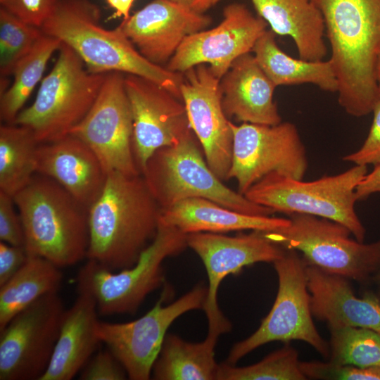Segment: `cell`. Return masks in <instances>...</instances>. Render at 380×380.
Returning <instances> with one entry per match:
<instances>
[{
	"label": "cell",
	"mask_w": 380,
	"mask_h": 380,
	"mask_svg": "<svg viewBox=\"0 0 380 380\" xmlns=\"http://www.w3.org/2000/svg\"><path fill=\"white\" fill-rule=\"evenodd\" d=\"M218 336L208 334L203 341L190 343L175 334H167L154 362L156 380H213L219 365L215 360Z\"/></svg>",
	"instance_id": "cell-27"
},
{
	"label": "cell",
	"mask_w": 380,
	"mask_h": 380,
	"mask_svg": "<svg viewBox=\"0 0 380 380\" xmlns=\"http://www.w3.org/2000/svg\"><path fill=\"white\" fill-rule=\"evenodd\" d=\"M39 143L25 126L3 125L0 127V191L14 196L37 173Z\"/></svg>",
	"instance_id": "cell-29"
},
{
	"label": "cell",
	"mask_w": 380,
	"mask_h": 380,
	"mask_svg": "<svg viewBox=\"0 0 380 380\" xmlns=\"http://www.w3.org/2000/svg\"><path fill=\"white\" fill-rule=\"evenodd\" d=\"M54 66L43 79L31 106L13 124L30 129L39 144L70 134L96 99L106 74L89 72L80 57L61 43Z\"/></svg>",
	"instance_id": "cell-6"
},
{
	"label": "cell",
	"mask_w": 380,
	"mask_h": 380,
	"mask_svg": "<svg viewBox=\"0 0 380 380\" xmlns=\"http://www.w3.org/2000/svg\"><path fill=\"white\" fill-rule=\"evenodd\" d=\"M27 253L23 246L0 242V286L8 281L26 262Z\"/></svg>",
	"instance_id": "cell-39"
},
{
	"label": "cell",
	"mask_w": 380,
	"mask_h": 380,
	"mask_svg": "<svg viewBox=\"0 0 380 380\" xmlns=\"http://www.w3.org/2000/svg\"><path fill=\"white\" fill-rule=\"evenodd\" d=\"M375 193H380V165L374 167L358 184L355 190L357 201H365Z\"/></svg>",
	"instance_id": "cell-40"
},
{
	"label": "cell",
	"mask_w": 380,
	"mask_h": 380,
	"mask_svg": "<svg viewBox=\"0 0 380 380\" xmlns=\"http://www.w3.org/2000/svg\"><path fill=\"white\" fill-rule=\"evenodd\" d=\"M132 118V150L141 174L158 149L177 142L191 129L183 101L148 79L125 76Z\"/></svg>",
	"instance_id": "cell-18"
},
{
	"label": "cell",
	"mask_w": 380,
	"mask_h": 380,
	"mask_svg": "<svg viewBox=\"0 0 380 380\" xmlns=\"http://www.w3.org/2000/svg\"><path fill=\"white\" fill-rule=\"evenodd\" d=\"M61 42L44 34L32 49L15 65L12 75L13 82L1 93L0 118L6 124H13L22 108L40 81L46 64L53 53L58 51Z\"/></svg>",
	"instance_id": "cell-30"
},
{
	"label": "cell",
	"mask_w": 380,
	"mask_h": 380,
	"mask_svg": "<svg viewBox=\"0 0 380 380\" xmlns=\"http://www.w3.org/2000/svg\"><path fill=\"white\" fill-rule=\"evenodd\" d=\"M328 360L359 367H380V334L366 328H329Z\"/></svg>",
	"instance_id": "cell-31"
},
{
	"label": "cell",
	"mask_w": 380,
	"mask_h": 380,
	"mask_svg": "<svg viewBox=\"0 0 380 380\" xmlns=\"http://www.w3.org/2000/svg\"><path fill=\"white\" fill-rule=\"evenodd\" d=\"M276 35L272 30H267L252 50L258 64L276 87L308 83L325 91H337V80L329 60L310 61L293 58L279 47Z\"/></svg>",
	"instance_id": "cell-26"
},
{
	"label": "cell",
	"mask_w": 380,
	"mask_h": 380,
	"mask_svg": "<svg viewBox=\"0 0 380 380\" xmlns=\"http://www.w3.org/2000/svg\"><path fill=\"white\" fill-rule=\"evenodd\" d=\"M367 171V165H355L339 174L310 182L271 172L244 196L274 213H303L336 221L348 227L358 241L364 242L366 229L355 209V190Z\"/></svg>",
	"instance_id": "cell-7"
},
{
	"label": "cell",
	"mask_w": 380,
	"mask_h": 380,
	"mask_svg": "<svg viewBox=\"0 0 380 380\" xmlns=\"http://www.w3.org/2000/svg\"><path fill=\"white\" fill-rule=\"evenodd\" d=\"M186 234L159 221L157 233L133 266L116 272L88 260L77 275V286L94 297L103 315L134 313L164 281L163 262L188 246Z\"/></svg>",
	"instance_id": "cell-9"
},
{
	"label": "cell",
	"mask_w": 380,
	"mask_h": 380,
	"mask_svg": "<svg viewBox=\"0 0 380 380\" xmlns=\"http://www.w3.org/2000/svg\"><path fill=\"white\" fill-rule=\"evenodd\" d=\"M287 215L288 226L262 232L284 248L300 253L307 265L357 282L380 272V239L365 243L336 221L303 213Z\"/></svg>",
	"instance_id": "cell-8"
},
{
	"label": "cell",
	"mask_w": 380,
	"mask_h": 380,
	"mask_svg": "<svg viewBox=\"0 0 380 380\" xmlns=\"http://www.w3.org/2000/svg\"><path fill=\"white\" fill-rule=\"evenodd\" d=\"M276 34L290 37L300 58L323 61L327 54L322 13L312 0H251Z\"/></svg>",
	"instance_id": "cell-25"
},
{
	"label": "cell",
	"mask_w": 380,
	"mask_h": 380,
	"mask_svg": "<svg viewBox=\"0 0 380 380\" xmlns=\"http://www.w3.org/2000/svg\"><path fill=\"white\" fill-rule=\"evenodd\" d=\"M98 313L94 296L77 286V298L65 311L50 363L40 380H70L82 370L101 343Z\"/></svg>",
	"instance_id": "cell-23"
},
{
	"label": "cell",
	"mask_w": 380,
	"mask_h": 380,
	"mask_svg": "<svg viewBox=\"0 0 380 380\" xmlns=\"http://www.w3.org/2000/svg\"><path fill=\"white\" fill-rule=\"evenodd\" d=\"M170 294L169 287L165 286L153 308L136 320L99 323L101 343L120 362L130 379H150L169 327L186 312L203 309L207 288L199 284L173 303L164 305Z\"/></svg>",
	"instance_id": "cell-12"
},
{
	"label": "cell",
	"mask_w": 380,
	"mask_h": 380,
	"mask_svg": "<svg viewBox=\"0 0 380 380\" xmlns=\"http://www.w3.org/2000/svg\"><path fill=\"white\" fill-rule=\"evenodd\" d=\"M220 87L222 108L228 119L268 125L281 122L273 100L277 87L251 52L234 61L220 79Z\"/></svg>",
	"instance_id": "cell-22"
},
{
	"label": "cell",
	"mask_w": 380,
	"mask_h": 380,
	"mask_svg": "<svg viewBox=\"0 0 380 380\" xmlns=\"http://www.w3.org/2000/svg\"><path fill=\"white\" fill-rule=\"evenodd\" d=\"M308 379L331 380H380V367H359L328 360L300 362Z\"/></svg>",
	"instance_id": "cell-34"
},
{
	"label": "cell",
	"mask_w": 380,
	"mask_h": 380,
	"mask_svg": "<svg viewBox=\"0 0 380 380\" xmlns=\"http://www.w3.org/2000/svg\"><path fill=\"white\" fill-rule=\"evenodd\" d=\"M65 311L58 292L49 293L0 330L1 380H40L50 363Z\"/></svg>",
	"instance_id": "cell-13"
},
{
	"label": "cell",
	"mask_w": 380,
	"mask_h": 380,
	"mask_svg": "<svg viewBox=\"0 0 380 380\" xmlns=\"http://www.w3.org/2000/svg\"><path fill=\"white\" fill-rule=\"evenodd\" d=\"M198 13H204L220 0H170Z\"/></svg>",
	"instance_id": "cell-41"
},
{
	"label": "cell",
	"mask_w": 380,
	"mask_h": 380,
	"mask_svg": "<svg viewBox=\"0 0 380 380\" xmlns=\"http://www.w3.org/2000/svg\"><path fill=\"white\" fill-rule=\"evenodd\" d=\"M186 241L203 261L208 277L203 308L208 322V334L219 337L232 328L218 305V289L222 281L246 266L260 262H274L284 255L286 249L258 230L234 236L212 232L190 233L186 235Z\"/></svg>",
	"instance_id": "cell-15"
},
{
	"label": "cell",
	"mask_w": 380,
	"mask_h": 380,
	"mask_svg": "<svg viewBox=\"0 0 380 380\" xmlns=\"http://www.w3.org/2000/svg\"><path fill=\"white\" fill-rule=\"evenodd\" d=\"M210 23L209 16L170 0H153L118 27L143 56L161 65L167 63L187 37Z\"/></svg>",
	"instance_id": "cell-19"
},
{
	"label": "cell",
	"mask_w": 380,
	"mask_h": 380,
	"mask_svg": "<svg viewBox=\"0 0 380 380\" xmlns=\"http://www.w3.org/2000/svg\"><path fill=\"white\" fill-rule=\"evenodd\" d=\"M306 264V263H305ZM310 309L329 328L362 327L380 334V300L355 296L348 279L306 264Z\"/></svg>",
	"instance_id": "cell-21"
},
{
	"label": "cell",
	"mask_w": 380,
	"mask_h": 380,
	"mask_svg": "<svg viewBox=\"0 0 380 380\" xmlns=\"http://www.w3.org/2000/svg\"><path fill=\"white\" fill-rule=\"evenodd\" d=\"M267 23L244 5L232 4L223 11L216 27L187 37L167 62L169 70L184 73L200 64L208 65L220 80L239 56L252 52L267 30Z\"/></svg>",
	"instance_id": "cell-16"
},
{
	"label": "cell",
	"mask_w": 380,
	"mask_h": 380,
	"mask_svg": "<svg viewBox=\"0 0 380 380\" xmlns=\"http://www.w3.org/2000/svg\"><path fill=\"white\" fill-rule=\"evenodd\" d=\"M109 6L114 9V17H122L123 20L128 18L129 11L134 0H106Z\"/></svg>",
	"instance_id": "cell-42"
},
{
	"label": "cell",
	"mask_w": 380,
	"mask_h": 380,
	"mask_svg": "<svg viewBox=\"0 0 380 380\" xmlns=\"http://www.w3.org/2000/svg\"><path fill=\"white\" fill-rule=\"evenodd\" d=\"M372 113V124L363 144L356 151L343 156V160L359 165H380V99Z\"/></svg>",
	"instance_id": "cell-37"
},
{
	"label": "cell",
	"mask_w": 380,
	"mask_h": 380,
	"mask_svg": "<svg viewBox=\"0 0 380 380\" xmlns=\"http://www.w3.org/2000/svg\"><path fill=\"white\" fill-rule=\"evenodd\" d=\"M58 0H0L1 7L26 22L40 28L54 11Z\"/></svg>",
	"instance_id": "cell-35"
},
{
	"label": "cell",
	"mask_w": 380,
	"mask_h": 380,
	"mask_svg": "<svg viewBox=\"0 0 380 380\" xmlns=\"http://www.w3.org/2000/svg\"><path fill=\"white\" fill-rule=\"evenodd\" d=\"M159 221L186 234L243 230L268 232L286 227L290 223L289 217L245 214L202 198L182 200L162 209Z\"/></svg>",
	"instance_id": "cell-24"
},
{
	"label": "cell",
	"mask_w": 380,
	"mask_h": 380,
	"mask_svg": "<svg viewBox=\"0 0 380 380\" xmlns=\"http://www.w3.org/2000/svg\"><path fill=\"white\" fill-rule=\"evenodd\" d=\"M99 8L89 0H58L40 27L46 35L70 47L93 73L120 72L139 76L160 85L182 100L183 73L169 70L147 60L118 27L100 24Z\"/></svg>",
	"instance_id": "cell-3"
},
{
	"label": "cell",
	"mask_w": 380,
	"mask_h": 380,
	"mask_svg": "<svg viewBox=\"0 0 380 380\" xmlns=\"http://www.w3.org/2000/svg\"><path fill=\"white\" fill-rule=\"evenodd\" d=\"M70 134L96 153L107 173L141 175L132 150L133 118L122 72L106 74L94 104Z\"/></svg>",
	"instance_id": "cell-14"
},
{
	"label": "cell",
	"mask_w": 380,
	"mask_h": 380,
	"mask_svg": "<svg viewBox=\"0 0 380 380\" xmlns=\"http://www.w3.org/2000/svg\"><path fill=\"white\" fill-rule=\"evenodd\" d=\"M41 29L0 9L1 77L12 75L17 63L34 46L42 36Z\"/></svg>",
	"instance_id": "cell-33"
},
{
	"label": "cell",
	"mask_w": 380,
	"mask_h": 380,
	"mask_svg": "<svg viewBox=\"0 0 380 380\" xmlns=\"http://www.w3.org/2000/svg\"><path fill=\"white\" fill-rule=\"evenodd\" d=\"M37 173L54 180L88 209L101 194L108 175L96 153L72 134L39 144Z\"/></svg>",
	"instance_id": "cell-20"
},
{
	"label": "cell",
	"mask_w": 380,
	"mask_h": 380,
	"mask_svg": "<svg viewBox=\"0 0 380 380\" xmlns=\"http://www.w3.org/2000/svg\"><path fill=\"white\" fill-rule=\"evenodd\" d=\"M312 1L324 18L338 102L352 116L367 115L380 99V0Z\"/></svg>",
	"instance_id": "cell-1"
},
{
	"label": "cell",
	"mask_w": 380,
	"mask_h": 380,
	"mask_svg": "<svg viewBox=\"0 0 380 380\" xmlns=\"http://www.w3.org/2000/svg\"><path fill=\"white\" fill-rule=\"evenodd\" d=\"M273 264L278 291L272 308L253 334L233 346L226 362L235 365L266 343H287L292 340L307 343L329 359V344L319 334L312 319L304 260L296 251L286 249L284 255Z\"/></svg>",
	"instance_id": "cell-10"
},
{
	"label": "cell",
	"mask_w": 380,
	"mask_h": 380,
	"mask_svg": "<svg viewBox=\"0 0 380 380\" xmlns=\"http://www.w3.org/2000/svg\"><path fill=\"white\" fill-rule=\"evenodd\" d=\"M298 350L285 344L260 362L245 367L227 362L219 365L217 380H305Z\"/></svg>",
	"instance_id": "cell-32"
},
{
	"label": "cell",
	"mask_w": 380,
	"mask_h": 380,
	"mask_svg": "<svg viewBox=\"0 0 380 380\" xmlns=\"http://www.w3.org/2000/svg\"><path fill=\"white\" fill-rule=\"evenodd\" d=\"M127 374L117 357L108 349L91 357L80 374L82 380H123Z\"/></svg>",
	"instance_id": "cell-36"
},
{
	"label": "cell",
	"mask_w": 380,
	"mask_h": 380,
	"mask_svg": "<svg viewBox=\"0 0 380 380\" xmlns=\"http://www.w3.org/2000/svg\"><path fill=\"white\" fill-rule=\"evenodd\" d=\"M374 277L376 281H380V272H379Z\"/></svg>",
	"instance_id": "cell-44"
},
{
	"label": "cell",
	"mask_w": 380,
	"mask_h": 380,
	"mask_svg": "<svg viewBox=\"0 0 380 380\" xmlns=\"http://www.w3.org/2000/svg\"><path fill=\"white\" fill-rule=\"evenodd\" d=\"M232 159L228 180L244 194L271 172L303 179L308 167L306 149L296 126L289 122L268 125L230 121Z\"/></svg>",
	"instance_id": "cell-11"
},
{
	"label": "cell",
	"mask_w": 380,
	"mask_h": 380,
	"mask_svg": "<svg viewBox=\"0 0 380 380\" xmlns=\"http://www.w3.org/2000/svg\"><path fill=\"white\" fill-rule=\"evenodd\" d=\"M59 268L45 258L28 255L25 265L0 286V330L39 298L58 291L63 279Z\"/></svg>",
	"instance_id": "cell-28"
},
{
	"label": "cell",
	"mask_w": 380,
	"mask_h": 380,
	"mask_svg": "<svg viewBox=\"0 0 380 380\" xmlns=\"http://www.w3.org/2000/svg\"><path fill=\"white\" fill-rule=\"evenodd\" d=\"M376 80L379 88L380 89V56L378 59L377 65H376Z\"/></svg>",
	"instance_id": "cell-43"
},
{
	"label": "cell",
	"mask_w": 380,
	"mask_h": 380,
	"mask_svg": "<svg viewBox=\"0 0 380 380\" xmlns=\"http://www.w3.org/2000/svg\"><path fill=\"white\" fill-rule=\"evenodd\" d=\"M161 210L141 174L108 173L88 209L87 258L112 271L133 266L154 239Z\"/></svg>",
	"instance_id": "cell-2"
},
{
	"label": "cell",
	"mask_w": 380,
	"mask_h": 380,
	"mask_svg": "<svg viewBox=\"0 0 380 380\" xmlns=\"http://www.w3.org/2000/svg\"><path fill=\"white\" fill-rule=\"evenodd\" d=\"M13 200L28 255L42 257L59 267L87 258L88 208L60 184L44 175L34 176Z\"/></svg>",
	"instance_id": "cell-4"
},
{
	"label": "cell",
	"mask_w": 380,
	"mask_h": 380,
	"mask_svg": "<svg viewBox=\"0 0 380 380\" xmlns=\"http://www.w3.org/2000/svg\"><path fill=\"white\" fill-rule=\"evenodd\" d=\"M220 81L208 65L200 64L183 73L180 93L205 160L224 182L228 180L232 164L233 133L222 108Z\"/></svg>",
	"instance_id": "cell-17"
},
{
	"label": "cell",
	"mask_w": 380,
	"mask_h": 380,
	"mask_svg": "<svg viewBox=\"0 0 380 380\" xmlns=\"http://www.w3.org/2000/svg\"><path fill=\"white\" fill-rule=\"evenodd\" d=\"M203 156L191 129L152 154L141 175L162 209L182 200L202 198L245 214L270 216L274 213L224 185Z\"/></svg>",
	"instance_id": "cell-5"
},
{
	"label": "cell",
	"mask_w": 380,
	"mask_h": 380,
	"mask_svg": "<svg viewBox=\"0 0 380 380\" xmlns=\"http://www.w3.org/2000/svg\"><path fill=\"white\" fill-rule=\"evenodd\" d=\"M13 197L0 191V239L13 246L25 244V234Z\"/></svg>",
	"instance_id": "cell-38"
}]
</instances>
